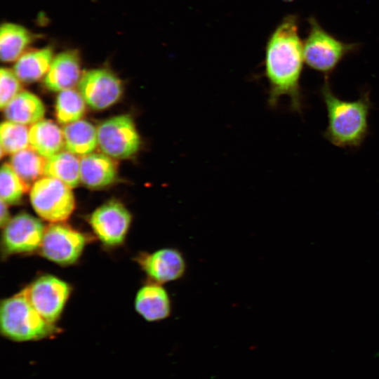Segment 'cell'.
Listing matches in <instances>:
<instances>
[{"label":"cell","mask_w":379,"mask_h":379,"mask_svg":"<svg viewBox=\"0 0 379 379\" xmlns=\"http://www.w3.org/2000/svg\"><path fill=\"white\" fill-rule=\"evenodd\" d=\"M117 175V166L110 157L91 153L80 159V181L91 189H100L112 184Z\"/></svg>","instance_id":"cell-15"},{"label":"cell","mask_w":379,"mask_h":379,"mask_svg":"<svg viewBox=\"0 0 379 379\" xmlns=\"http://www.w3.org/2000/svg\"><path fill=\"white\" fill-rule=\"evenodd\" d=\"M46 160L29 146L12 155L11 166L20 179L29 186L44 174Z\"/></svg>","instance_id":"cell-22"},{"label":"cell","mask_w":379,"mask_h":379,"mask_svg":"<svg viewBox=\"0 0 379 379\" xmlns=\"http://www.w3.org/2000/svg\"><path fill=\"white\" fill-rule=\"evenodd\" d=\"M53 60V51L49 47L31 51L16 60L13 72L21 81L34 82L47 74Z\"/></svg>","instance_id":"cell-19"},{"label":"cell","mask_w":379,"mask_h":379,"mask_svg":"<svg viewBox=\"0 0 379 379\" xmlns=\"http://www.w3.org/2000/svg\"><path fill=\"white\" fill-rule=\"evenodd\" d=\"M85 102L80 92L73 88L59 92L55 105L58 122L68 124L80 120L85 112Z\"/></svg>","instance_id":"cell-23"},{"label":"cell","mask_w":379,"mask_h":379,"mask_svg":"<svg viewBox=\"0 0 379 379\" xmlns=\"http://www.w3.org/2000/svg\"><path fill=\"white\" fill-rule=\"evenodd\" d=\"M4 112L8 121L25 126L33 125L44 117L45 107L36 95L23 91L5 107Z\"/></svg>","instance_id":"cell-17"},{"label":"cell","mask_w":379,"mask_h":379,"mask_svg":"<svg viewBox=\"0 0 379 379\" xmlns=\"http://www.w3.org/2000/svg\"><path fill=\"white\" fill-rule=\"evenodd\" d=\"M285 1H292V0H285Z\"/></svg>","instance_id":"cell-29"},{"label":"cell","mask_w":379,"mask_h":379,"mask_svg":"<svg viewBox=\"0 0 379 379\" xmlns=\"http://www.w3.org/2000/svg\"><path fill=\"white\" fill-rule=\"evenodd\" d=\"M86 239L83 234L61 222H53L45 228L40 246L41 253L60 265H70L80 257Z\"/></svg>","instance_id":"cell-8"},{"label":"cell","mask_w":379,"mask_h":379,"mask_svg":"<svg viewBox=\"0 0 379 379\" xmlns=\"http://www.w3.org/2000/svg\"><path fill=\"white\" fill-rule=\"evenodd\" d=\"M44 175L74 188L80 181V159L68 151H61L47 159Z\"/></svg>","instance_id":"cell-21"},{"label":"cell","mask_w":379,"mask_h":379,"mask_svg":"<svg viewBox=\"0 0 379 379\" xmlns=\"http://www.w3.org/2000/svg\"><path fill=\"white\" fill-rule=\"evenodd\" d=\"M376 357H379V350H378V351L376 352Z\"/></svg>","instance_id":"cell-28"},{"label":"cell","mask_w":379,"mask_h":379,"mask_svg":"<svg viewBox=\"0 0 379 379\" xmlns=\"http://www.w3.org/2000/svg\"><path fill=\"white\" fill-rule=\"evenodd\" d=\"M20 80L13 71L1 68L0 71V107H5L21 91Z\"/></svg>","instance_id":"cell-26"},{"label":"cell","mask_w":379,"mask_h":379,"mask_svg":"<svg viewBox=\"0 0 379 379\" xmlns=\"http://www.w3.org/2000/svg\"><path fill=\"white\" fill-rule=\"evenodd\" d=\"M62 131L65 147L75 155L89 154L98 145L97 128L87 121L79 120L66 124Z\"/></svg>","instance_id":"cell-18"},{"label":"cell","mask_w":379,"mask_h":379,"mask_svg":"<svg viewBox=\"0 0 379 379\" xmlns=\"http://www.w3.org/2000/svg\"><path fill=\"white\" fill-rule=\"evenodd\" d=\"M98 145L103 154L123 159L133 156L140 146V138L128 114L112 117L97 128Z\"/></svg>","instance_id":"cell-6"},{"label":"cell","mask_w":379,"mask_h":379,"mask_svg":"<svg viewBox=\"0 0 379 379\" xmlns=\"http://www.w3.org/2000/svg\"><path fill=\"white\" fill-rule=\"evenodd\" d=\"M298 17L286 16L270 35L265 49V72L269 83L268 103L277 105L288 96L291 110L301 114L304 96L300 86L304 56L298 34Z\"/></svg>","instance_id":"cell-1"},{"label":"cell","mask_w":379,"mask_h":379,"mask_svg":"<svg viewBox=\"0 0 379 379\" xmlns=\"http://www.w3.org/2000/svg\"><path fill=\"white\" fill-rule=\"evenodd\" d=\"M27 126L6 121L0 128L1 157L3 154H14L29 146Z\"/></svg>","instance_id":"cell-24"},{"label":"cell","mask_w":379,"mask_h":379,"mask_svg":"<svg viewBox=\"0 0 379 379\" xmlns=\"http://www.w3.org/2000/svg\"><path fill=\"white\" fill-rule=\"evenodd\" d=\"M45 228L34 216L20 213L4 227L2 242L8 253H30L40 248Z\"/></svg>","instance_id":"cell-11"},{"label":"cell","mask_w":379,"mask_h":379,"mask_svg":"<svg viewBox=\"0 0 379 379\" xmlns=\"http://www.w3.org/2000/svg\"><path fill=\"white\" fill-rule=\"evenodd\" d=\"M29 187L16 174L11 164L2 165L0 172L1 200L8 205L17 204L20 202Z\"/></svg>","instance_id":"cell-25"},{"label":"cell","mask_w":379,"mask_h":379,"mask_svg":"<svg viewBox=\"0 0 379 379\" xmlns=\"http://www.w3.org/2000/svg\"><path fill=\"white\" fill-rule=\"evenodd\" d=\"M37 312L54 324L58 319L70 293L69 286L52 275H43L23 289Z\"/></svg>","instance_id":"cell-7"},{"label":"cell","mask_w":379,"mask_h":379,"mask_svg":"<svg viewBox=\"0 0 379 379\" xmlns=\"http://www.w3.org/2000/svg\"><path fill=\"white\" fill-rule=\"evenodd\" d=\"M135 307L147 321H159L167 319L171 314V300L167 291L161 284L150 282L138 291Z\"/></svg>","instance_id":"cell-14"},{"label":"cell","mask_w":379,"mask_h":379,"mask_svg":"<svg viewBox=\"0 0 379 379\" xmlns=\"http://www.w3.org/2000/svg\"><path fill=\"white\" fill-rule=\"evenodd\" d=\"M80 93L93 109L101 110L114 104L122 94L120 79L106 69L86 72L78 84Z\"/></svg>","instance_id":"cell-10"},{"label":"cell","mask_w":379,"mask_h":379,"mask_svg":"<svg viewBox=\"0 0 379 379\" xmlns=\"http://www.w3.org/2000/svg\"><path fill=\"white\" fill-rule=\"evenodd\" d=\"M32 40V34L24 27L4 23L0 31V56L2 62L17 60Z\"/></svg>","instance_id":"cell-20"},{"label":"cell","mask_w":379,"mask_h":379,"mask_svg":"<svg viewBox=\"0 0 379 379\" xmlns=\"http://www.w3.org/2000/svg\"><path fill=\"white\" fill-rule=\"evenodd\" d=\"M308 22L309 32L303 41L305 62L328 77L347 55L358 50L359 44L345 43L334 37L312 16Z\"/></svg>","instance_id":"cell-4"},{"label":"cell","mask_w":379,"mask_h":379,"mask_svg":"<svg viewBox=\"0 0 379 379\" xmlns=\"http://www.w3.org/2000/svg\"><path fill=\"white\" fill-rule=\"evenodd\" d=\"M320 94L328 117L324 137L338 147H359L369 133L368 116L372 106L369 92H364L356 100L340 99L333 92L328 77H325Z\"/></svg>","instance_id":"cell-2"},{"label":"cell","mask_w":379,"mask_h":379,"mask_svg":"<svg viewBox=\"0 0 379 379\" xmlns=\"http://www.w3.org/2000/svg\"><path fill=\"white\" fill-rule=\"evenodd\" d=\"M2 334L14 341L39 340L56 331L32 305L24 291L4 300L0 307Z\"/></svg>","instance_id":"cell-3"},{"label":"cell","mask_w":379,"mask_h":379,"mask_svg":"<svg viewBox=\"0 0 379 379\" xmlns=\"http://www.w3.org/2000/svg\"><path fill=\"white\" fill-rule=\"evenodd\" d=\"M7 204L1 200L0 224L4 227L11 220Z\"/></svg>","instance_id":"cell-27"},{"label":"cell","mask_w":379,"mask_h":379,"mask_svg":"<svg viewBox=\"0 0 379 379\" xmlns=\"http://www.w3.org/2000/svg\"><path fill=\"white\" fill-rule=\"evenodd\" d=\"M137 260L148 277L160 284L180 279L187 270L184 255L175 248L168 247L152 253H142Z\"/></svg>","instance_id":"cell-12"},{"label":"cell","mask_w":379,"mask_h":379,"mask_svg":"<svg viewBox=\"0 0 379 379\" xmlns=\"http://www.w3.org/2000/svg\"><path fill=\"white\" fill-rule=\"evenodd\" d=\"M81 67L78 54L74 51L59 53L52 61L44 77V84L51 91L72 89L81 79Z\"/></svg>","instance_id":"cell-13"},{"label":"cell","mask_w":379,"mask_h":379,"mask_svg":"<svg viewBox=\"0 0 379 379\" xmlns=\"http://www.w3.org/2000/svg\"><path fill=\"white\" fill-rule=\"evenodd\" d=\"M131 215L119 201H109L90 216L89 222L95 235L105 245L114 246L121 244L128 232Z\"/></svg>","instance_id":"cell-9"},{"label":"cell","mask_w":379,"mask_h":379,"mask_svg":"<svg viewBox=\"0 0 379 379\" xmlns=\"http://www.w3.org/2000/svg\"><path fill=\"white\" fill-rule=\"evenodd\" d=\"M71 189L58 179L48 176L39 178L30 190L34 210L41 218L51 223L66 220L75 208Z\"/></svg>","instance_id":"cell-5"},{"label":"cell","mask_w":379,"mask_h":379,"mask_svg":"<svg viewBox=\"0 0 379 379\" xmlns=\"http://www.w3.org/2000/svg\"><path fill=\"white\" fill-rule=\"evenodd\" d=\"M29 146L48 159L65 147L63 131L53 121L43 120L32 125L29 130Z\"/></svg>","instance_id":"cell-16"}]
</instances>
